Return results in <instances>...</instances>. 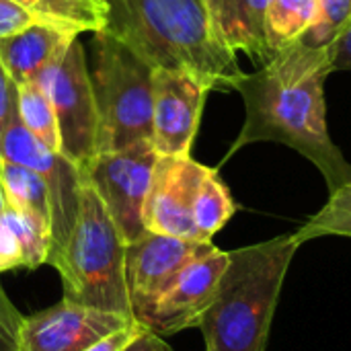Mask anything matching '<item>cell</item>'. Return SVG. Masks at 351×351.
<instances>
[{
  "label": "cell",
  "instance_id": "obj_1",
  "mask_svg": "<svg viewBox=\"0 0 351 351\" xmlns=\"http://www.w3.org/2000/svg\"><path fill=\"white\" fill-rule=\"evenodd\" d=\"M327 49L298 39L276 51L259 70L241 74L234 90L245 99V125L228 156L253 142H280L306 156L325 177L329 191L351 181V165L327 130Z\"/></svg>",
  "mask_w": 351,
  "mask_h": 351
},
{
  "label": "cell",
  "instance_id": "obj_2",
  "mask_svg": "<svg viewBox=\"0 0 351 351\" xmlns=\"http://www.w3.org/2000/svg\"><path fill=\"white\" fill-rule=\"evenodd\" d=\"M105 31L152 70H185L210 90H234L243 70L212 25L206 0H103Z\"/></svg>",
  "mask_w": 351,
  "mask_h": 351
},
{
  "label": "cell",
  "instance_id": "obj_3",
  "mask_svg": "<svg viewBox=\"0 0 351 351\" xmlns=\"http://www.w3.org/2000/svg\"><path fill=\"white\" fill-rule=\"evenodd\" d=\"M300 243L282 234L228 251V265L199 319L206 351H265L288 267Z\"/></svg>",
  "mask_w": 351,
  "mask_h": 351
},
{
  "label": "cell",
  "instance_id": "obj_4",
  "mask_svg": "<svg viewBox=\"0 0 351 351\" xmlns=\"http://www.w3.org/2000/svg\"><path fill=\"white\" fill-rule=\"evenodd\" d=\"M125 245L103 199L82 183L74 226L62 249L47 261L60 274L64 298L132 317Z\"/></svg>",
  "mask_w": 351,
  "mask_h": 351
},
{
  "label": "cell",
  "instance_id": "obj_5",
  "mask_svg": "<svg viewBox=\"0 0 351 351\" xmlns=\"http://www.w3.org/2000/svg\"><path fill=\"white\" fill-rule=\"evenodd\" d=\"M93 35L97 152L152 142V68L109 31L101 29Z\"/></svg>",
  "mask_w": 351,
  "mask_h": 351
},
{
  "label": "cell",
  "instance_id": "obj_6",
  "mask_svg": "<svg viewBox=\"0 0 351 351\" xmlns=\"http://www.w3.org/2000/svg\"><path fill=\"white\" fill-rule=\"evenodd\" d=\"M31 82L53 105L62 140L60 152L78 169L84 167L97 154L99 113L80 39L76 37L66 53L43 68Z\"/></svg>",
  "mask_w": 351,
  "mask_h": 351
},
{
  "label": "cell",
  "instance_id": "obj_7",
  "mask_svg": "<svg viewBox=\"0 0 351 351\" xmlns=\"http://www.w3.org/2000/svg\"><path fill=\"white\" fill-rule=\"evenodd\" d=\"M156 158L158 154L152 142L144 140L130 148L97 152L80 167L82 183L93 187L103 199L125 243H132L146 232L142 212Z\"/></svg>",
  "mask_w": 351,
  "mask_h": 351
},
{
  "label": "cell",
  "instance_id": "obj_8",
  "mask_svg": "<svg viewBox=\"0 0 351 351\" xmlns=\"http://www.w3.org/2000/svg\"><path fill=\"white\" fill-rule=\"evenodd\" d=\"M0 160H8L37 173L49 189L51 208V249L47 261L66 243L78 212L82 177L80 169L64 154L41 144L21 121L19 111L12 113L0 146Z\"/></svg>",
  "mask_w": 351,
  "mask_h": 351
},
{
  "label": "cell",
  "instance_id": "obj_9",
  "mask_svg": "<svg viewBox=\"0 0 351 351\" xmlns=\"http://www.w3.org/2000/svg\"><path fill=\"white\" fill-rule=\"evenodd\" d=\"M212 241H191L144 232L125 245V286L132 317L140 321L175 278L197 257L212 251Z\"/></svg>",
  "mask_w": 351,
  "mask_h": 351
},
{
  "label": "cell",
  "instance_id": "obj_10",
  "mask_svg": "<svg viewBox=\"0 0 351 351\" xmlns=\"http://www.w3.org/2000/svg\"><path fill=\"white\" fill-rule=\"evenodd\" d=\"M134 317L62 298L58 304L23 317L16 351H84L103 337L123 329Z\"/></svg>",
  "mask_w": 351,
  "mask_h": 351
},
{
  "label": "cell",
  "instance_id": "obj_11",
  "mask_svg": "<svg viewBox=\"0 0 351 351\" xmlns=\"http://www.w3.org/2000/svg\"><path fill=\"white\" fill-rule=\"evenodd\" d=\"M210 88L185 70H152V146L158 156L191 152Z\"/></svg>",
  "mask_w": 351,
  "mask_h": 351
},
{
  "label": "cell",
  "instance_id": "obj_12",
  "mask_svg": "<svg viewBox=\"0 0 351 351\" xmlns=\"http://www.w3.org/2000/svg\"><path fill=\"white\" fill-rule=\"evenodd\" d=\"M210 167L185 156H158L144 202V228L156 234L202 241L193 224V202Z\"/></svg>",
  "mask_w": 351,
  "mask_h": 351
},
{
  "label": "cell",
  "instance_id": "obj_13",
  "mask_svg": "<svg viewBox=\"0 0 351 351\" xmlns=\"http://www.w3.org/2000/svg\"><path fill=\"white\" fill-rule=\"evenodd\" d=\"M228 265V251L212 249L191 261L138 321L160 337L197 327Z\"/></svg>",
  "mask_w": 351,
  "mask_h": 351
},
{
  "label": "cell",
  "instance_id": "obj_14",
  "mask_svg": "<svg viewBox=\"0 0 351 351\" xmlns=\"http://www.w3.org/2000/svg\"><path fill=\"white\" fill-rule=\"evenodd\" d=\"M78 37L53 25L35 23L19 33L0 37V64L14 84L31 82L43 68L66 53Z\"/></svg>",
  "mask_w": 351,
  "mask_h": 351
},
{
  "label": "cell",
  "instance_id": "obj_15",
  "mask_svg": "<svg viewBox=\"0 0 351 351\" xmlns=\"http://www.w3.org/2000/svg\"><path fill=\"white\" fill-rule=\"evenodd\" d=\"M269 0H206L216 35L230 51H245L261 62L271 58L265 37Z\"/></svg>",
  "mask_w": 351,
  "mask_h": 351
},
{
  "label": "cell",
  "instance_id": "obj_16",
  "mask_svg": "<svg viewBox=\"0 0 351 351\" xmlns=\"http://www.w3.org/2000/svg\"><path fill=\"white\" fill-rule=\"evenodd\" d=\"M49 249V222L14 208H4L0 212V274L19 267L37 269L47 263Z\"/></svg>",
  "mask_w": 351,
  "mask_h": 351
},
{
  "label": "cell",
  "instance_id": "obj_17",
  "mask_svg": "<svg viewBox=\"0 0 351 351\" xmlns=\"http://www.w3.org/2000/svg\"><path fill=\"white\" fill-rule=\"evenodd\" d=\"M43 25L84 33L101 31L107 25L103 0H12Z\"/></svg>",
  "mask_w": 351,
  "mask_h": 351
},
{
  "label": "cell",
  "instance_id": "obj_18",
  "mask_svg": "<svg viewBox=\"0 0 351 351\" xmlns=\"http://www.w3.org/2000/svg\"><path fill=\"white\" fill-rule=\"evenodd\" d=\"M319 19V0H269L265 37L271 56L296 41Z\"/></svg>",
  "mask_w": 351,
  "mask_h": 351
},
{
  "label": "cell",
  "instance_id": "obj_19",
  "mask_svg": "<svg viewBox=\"0 0 351 351\" xmlns=\"http://www.w3.org/2000/svg\"><path fill=\"white\" fill-rule=\"evenodd\" d=\"M0 183L8 208L35 214L45 222H49L51 228L49 189L37 173L8 160H0Z\"/></svg>",
  "mask_w": 351,
  "mask_h": 351
},
{
  "label": "cell",
  "instance_id": "obj_20",
  "mask_svg": "<svg viewBox=\"0 0 351 351\" xmlns=\"http://www.w3.org/2000/svg\"><path fill=\"white\" fill-rule=\"evenodd\" d=\"M237 204L220 179L216 169H208L204 175L195 202H193V224L202 241H212V237L226 226L234 216Z\"/></svg>",
  "mask_w": 351,
  "mask_h": 351
},
{
  "label": "cell",
  "instance_id": "obj_21",
  "mask_svg": "<svg viewBox=\"0 0 351 351\" xmlns=\"http://www.w3.org/2000/svg\"><path fill=\"white\" fill-rule=\"evenodd\" d=\"M16 111L23 125L49 150L60 152V125L53 111V105L45 97V93L35 82L16 84ZM62 154V152H60Z\"/></svg>",
  "mask_w": 351,
  "mask_h": 351
},
{
  "label": "cell",
  "instance_id": "obj_22",
  "mask_svg": "<svg viewBox=\"0 0 351 351\" xmlns=\"http://www.w3.org/2000/svg\"><path fill=\"white\" fill-rule=\"evenodd\" d=\"M329 234L351 237V181L333 191L329 202L300 230L294 232L300 245Z\"/></svg>",
  "mask_w": 351,
  "mask_h": 351
},
{
  "label": "cell",
  "instance_id": "obj_23",
  "mask_svg": "<svg viewBox=\"0 0 351 351\" xmlns=\"http://www.w3.org/2000/svg\"><path fill=\"white\" fill-rule=\"evenodd\" d=\"M350 21L351 0H319V19L298 41L317 49H329Z\"/></svg>",
  "mask_w": 351,
  "mask_h": 351
},
{
  "label": "cell",
  "instance_id": "obj_24",
  "mask_svg": "<svg viewBox=\"0 0 351 351\" xmlns=\"http://www.w3.org/2000/svg\"><path fill=\"white\" fill-rule=\"evenodd\" d=\"M23 315L0 288V351H16V333Z\"/></svg>",
  "mask_w": 351,
  "mask_h": 351
},
{
  "label": "cell",
  "instance_id": "obj_25",
  "mask_svg": "<svg viewBox=\"0 0 351 351\" xmlns=\"http://www.w3.org/2000/svg\"><path fill=\"white\" fill-rule=\"evenodd\" d=\"M35 23L39 21L33 14H29L25 8L14 4L12 0H0V37L19 33Z\"/></svg>",
  "mask_w": 351,
  "mask_h": 351
},
{
  "label": "cell",
  "instance_id": "obj_26",
  "mask_svg": "<svg viewBox=\"0 0 351 351\" xmlns=\"http://www.w3.org/2000/svg\"><path fill=\"white\" fill-rule=\"evenodd\" d=\"M327 60H329V74L339 70H351V21L339 33V37L329 45Z\"/></svg>",
  "mask_w": 351,
  "mask_h": 351
},
{
  "label": "cell",
  "instance_id": "obj_27",
  "mask_svg": "<svg viewBox=\"0 0 351 351\" xmlns=\"http://www.w3.org/2000/svg\"><path fill=\"white\" fill-rule=\"evenodd\" d=\"M14 111H16V84L0 64V146H2L4 130Z\"/></svg>",
  "mask_w": 351,
  "mask_h": 351
},
{
  "label": "cell",
  "instance_id": "obj_28",
  "mask_svg": "<svg viewBox=\"0 0 351 351\" xmlns=\"http://www.w3.org/2000/svg\"><path fill=\"white\" fill-rule=\"evenodd\" d=\"M142 323H138V321H132L130 325H125L123 329H119V331H115V333H111V335H107V337H103L101 341H97V343H93L90 348H86L84 351H123V348L142 331Z\"/></svg>",
  "mask_w": 351,
  "mask_h": 351
},
{
  "label": "cell",
  "instance_id": "obj_29",
  "mask_svg": "<svg viewBox=\"0 0 351 351\" xmlns=\"http://www.w3.org/2000/svg\"><path fill=\"white\" fill-rule=\"evenodd\" d=\"M123 351H171L165 337L156 335L148 327H142V331L123 348Z\"/></svg>",
  "mask_w": 351,
  "mask_h": 351
},
{
  "label": "cell",
  "instance_id": "obj_30",
  "mask_svg": "<svg viewBox=\"0 0 351 351\" xmlns=\"http://www.w3.org/2000/svg\"><path fill=\"white\" fill-rule=\"evenodd\" d=\"M4 208H8V204H6V195H4V189H2V183H0V212Z\"/></svg>",
  "mask_w": 351,
  "mask_h": 351
}]
</instances>
